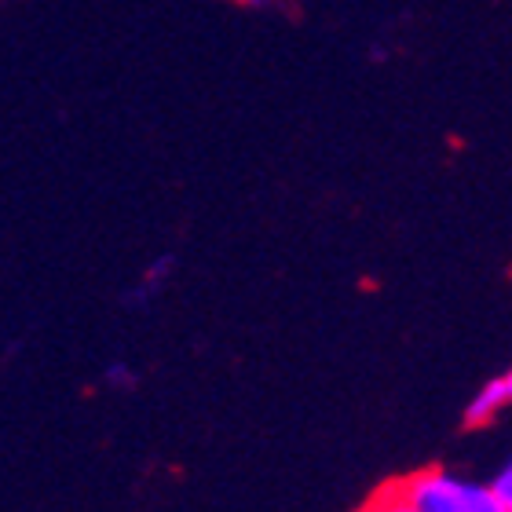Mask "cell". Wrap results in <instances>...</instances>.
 I'll return each instance as SVG.
<instances>
[{
    "instance_id": "6da1fadb",
    "label": "cell",
    "mask_w": 512,
    "mask_h": 512,
    "mask_svg": "<svg viewBox=\"0 0 512 512\" xmlns=\"http://www.w3.org/2000/svg\"><path fill=\"white\" fill-rule=\"evenodd\" d=\"M395 491L414 512H512L494 502L487 487L458 480L443 469L414 472L395 483Z\"/></svg>"
},
{
    "instance_id": "7a4b0ae2",
    "label": "cell",
    "mask_w": 512,
    "mask_h": 512,
    "mask_svg": "<svg viewBox=\"0 0 512 512\" xmlns=\"http://www.w3.org/2000/svg\"><path fill=\"white\" fill-rule=\"evenodd\" d=\"M509 399H512V374L487 381L480 392H476V399L469 403V410H465V425L480 428V425H487V421H494V417L509 406Z\"/></svg>"
},
{
    "instance_id": "3957f363",
    "label": "cell",
    "mask_w": 512,
    "mask_h": 512,
    "mask_svg": "<svg viewBox=\"0 0 512 512\" xmlns=\"http://www.w3.org/2000/svg\"><path fill=\"white\" fill-rule=\"evenodd\" d=\"M363 512H414V509H410V505L399 498V491H395V483H392V487H384V491L377 494L374 502L366 505Z\"/></svg>"
},
{
    "instance_id": "277c9868",
    "label": "cell",
    "mask_w": 512,
    "mask_h": 512,
    "mask_svg": "<svg viewBox=\"0 0 512 512\" xmlns=\"http://www.w3.org/2000/svg\"><path fill=\"white\" fill-rule=\"evenodd\" d=\"M487 491H491V498L498 505H505V509H512V469L505 465L498 476H494L491 483H487Z\"/></svg>"
}]
</instances>
